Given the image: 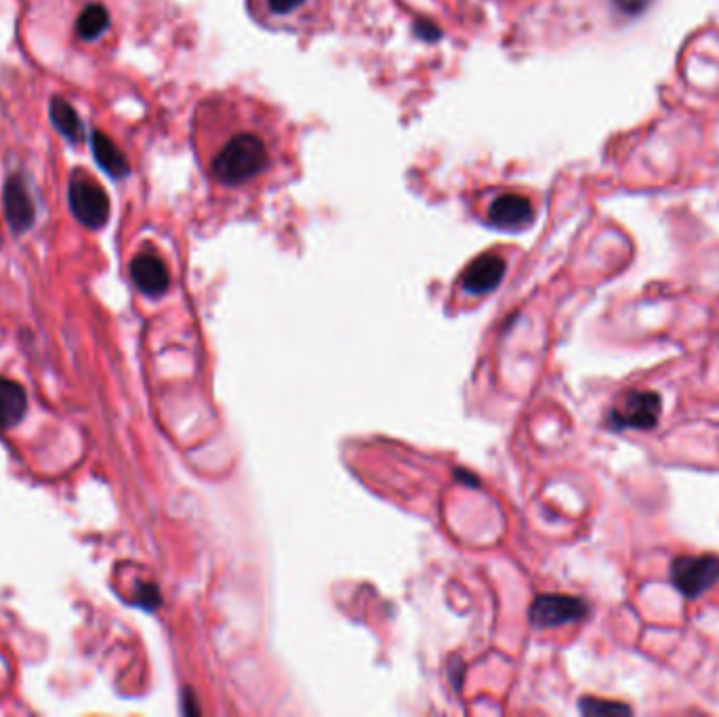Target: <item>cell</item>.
<instances>
[{"instance_id": "4fadbf2b", "label": "cell", "mask_w": 719, "mask_h": 717, "mask_svg": "<svg viewBox=\"0 0 719 717\" xmlns=\"http://www.w3.org/2000/svg\"><path fill=\"white\" fill-rule=\"evenodd\" d=\"M49 116H51L53 127L70 143H78V141H82V137H85V127H82V120L70 101L61 99V97H53L51 106H49Z\"/></svg>"}, {"instance_id": "5b68a950", "label": "cell", "mask_w": 719, "mask_h": 717, "mask_svg": "<svg viewBox=\"0 0 719 717\" xmlns=\"http://www.w3.org/2000/svg\"><path fill=\"white\" fill-rule=\"evenodd\" d=\"M663 400L656 392H642L631 389L623 396V402L612 408L608 415V427L614 432H623L627 427L633 429H652L661 419Z\"/></svg>"}, {"instance_id": "3957f363", "label": "cell", "mask_w": 719, "mask_h": 717, "mask_svg": "<svg viewBox=\"0 0 719 717\" xmlns=\"http://www.w3.org/2000/svg\"><path fill=\"white\" fill-rule=\"evenodd\" d=\"M669 577L673 587L688 600L701 598L705 591L719 583V556H680L671 562Z\"/></svg>"}, {"instance_id": "2e32d148", "label": "cell", "mask_w": 719, "mask_h": 717, "mask_svg": "<svg viewBox=\"0 0 719 717\" xmlns=\"http://www.w3.org/2000/svg\"><path fill=\"white\" fill-rule=\"evenodd\" d=\"M650 3H652V0H612V5L627 17L640 15L642 11H646V7Z\"/></svg>"}, {"instance_id": "7c38bea8", "label": "cell", "mask_w": 719, "mask_h": 717, "mask_svg": "<svg viewBox=\"0 0 719 717\" xmlns=\"http://www.w3.org/2000/svg\"><path fill=\"white\" fill-rule=\"evenodd\" d=\"M28 411L26 389L17 381L0 379V427L7 429L24 419Z\"/></svg>"}, {"instance_id": "ba28073f", "label": "cell", "mask_w": 719, "mask_h": 717, "mask_svg": "<svg viewBox=\"0 0 719 717\" xmlns=\"http://www.w3.org/2000/svg\"><path fill=\"white\" fill-rule=\"evenodd\" d=\"M5 202V215L15 234H24L34 225V202L28 190V183L22 175H11L5 183L3 192Z\"/></svg>"}, {"instance_id": "7a4b0ae2", "label": "cell", "mask_w": 719, "mask_h": 717, "mask_svg": "<svg viewBox=\"0 0 719 717\" xmlns=\"http://www.w3.org/2000/svg\"><path fill=\"white\" fill-rule=\"evenodd\" d=\"M257 22L282 32H314L326 24V0H249Z\"/></svg>"}, {"instance_id": "9a60e30c", "label": "cell", "mask_w": 719, "mask_h": 717, "mask_svg": "<svg viewBox=\"0 0 719 717\" xmlns=\"http://www.w3.org/2000/svg\"><path fill=\"white\" fill-rule=\"evenodd\" d=\"M581 711L585 715H631V707L625 703H616V701H602V699H593V696H585L581 699Z\"/></svg>"}, {"instance_id": "52a82bcc", "label": "cell", "mask_w": 719, "mask_h": 717, "mask_svg": "<svg viewBox=\"0 0 719 717\" xmlns=\"http://www.w3.org/2000/svg\"><path fill=\"white\" fill-rule=\"evenodd\" d=\"M488 223L499 230H524L534 219V207L526 194L499 192L490 200L486 211Z\"/></svg>"}, {"instance_id": "8fae6325", "label": "cell", "mask_w": 719, "mask_h": 717, "mask_svg": "<svg viewBox=\"0 0 719 717\" xmlns=\"http://www.w3.org/2000/svg\"><path fill=\"white\" fill-rule=\"evenodd\" d=\"M91 150L95 156L97 165L104 169L110 177H127L131 167L127 156L122 154V150L116 146V143L101 131H93L91 133Z\"/></svg>"}, {"instance_id": "9c48e42d", "label": "cell", "mask_w": 719, "mask_h": 717, "mask_svg": "<svg viewBox=\"0 0 719 717\" xmlns=\"http://www.w3.org/2000/svg\"><path fill=\"white\" fill-rule=\"evenodd\" d=\"M131 278L137 289L148 297H160L167 293L171 276L169 268L156 253H139L131 263Z\"/></svg>"}, {"instance_id": "8992f818", "label": "cell", "mask_w": 719, "mask_h": 717, "mask_svg": "<svg viewBox=\"0 0 719 717\" xmlns=\"http://www.w3.org/2000/svg\"><path fill=\"white\" fill-rule=\"evenodd\" d=\"M532 625L549 629L566 623L581 621L589 614V604L574 596H560V593H545L530 606Z\"/></svg>"}, {"instance_id": "30bf717a", "label": "cell", "mask_w": 719, "mask_h": 717, "mask_svg": "<svg viewBox=\"0 0 719 717\" xmlns=\"http://www.w3.org/2000/svg\"><path fill=\"white\" fill-rule=\"evenodd\" d=\"M505 276V261L495 253L480 255L478 259L467 265L463 272V289L471 295H486L492 289H497L499 282Z\"/></svg>"}, {"instance_id": "e0dca14e", "label": "cell", "mask_w": 719, "mask_h": 717, "mask_svg": "<svg viewBox=\"0 0 719 717\" xmlns=\"http://www.w3.org/2000/svg\"><path fill=\"white\" fill-rule=\"evenodd\" d=\"M137 604L148 610L156 608L160 604V591L154 585H141L137 591Z\"/></svg>"}, {"instance_id": "277c9868", "label": "cell", "mask_w": 719, "mask_h": 717, "mask_svg": "<svg viewBox=\"0 0 719 717\" xmlns=\"http://www.w3.org/2000/svg\"><path fill=\"white\" fill-rule=\"evenodd\" d=\"M68 200L74 217L85 225V228L89 230L104 228L110 217V198L99 183H95L87 175L76 173L70 181Z\"/></svg>"}, {"instance_id": "6da1fadb", "label": "cell", "mask_w": 719, "mask_h": 717, "mask_svg": "<svg viewBox=\"0 0 719 717\" xmlns=\"http://www.w3.org/2000/svg\"><path fill=\"white\" fill-rule=\"evenodd\" d=\"M204 173L217 192L251 196L291 167V137L278 112L242 93H217L198 112Z\"/></svg>"}, {"instance_id": "5bb4252c", "label": "cell", "mask_w": 719, "mask_h": 717, "mask_svg": "<svg viewBox=\"0 0 719 717\" xmlns=\"http://www.w3.org/2000/svg\"><path fill=\"white\" fill-rule=\"evenodd\" d=\"M110 26V13L104 5L91 3L80 11L76 19V34L82 40H95L104 34Z\"/></svg>"}]
</instances>
